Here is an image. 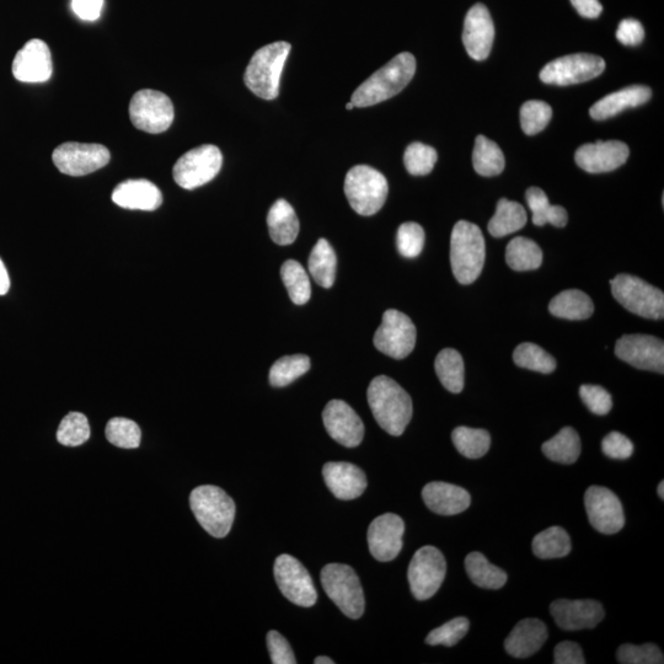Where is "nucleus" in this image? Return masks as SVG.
<instances>
[{
  "label": "nucleus",
  "mask_w": 664,
  "mask_h": 664,
  "mask_svg": "<svg viewBox=\"0 0 664 664\" xmlns=\"http://www.w3.org/2000/svg\"><path fill=\"white\" fill-rule=\"evenodd\" d=\"M367 396L378 425L389 435H403L412 417L410 395L394 379L379 376L369 384Z\"/></svg>",
  "instance_id": "f257e3e1"
},
{
  "label": "nucleus",
  "mask_w": 664,
  "mask_h": 664,
  "mask_svg": "<svg viewBox=\"0 0 664 664\" xmlns=\"http://www.w3.org/2000/svg\"><path fill=\"white\" fill-rule=\"evenodd\" d=\"M415 72V57L409 52L400 53L356 89L352 104L369 107L394 98L411 82Z\"/></svg>",
  "instance_id": "f03ea898"
},
{
  "label": "nucleus",
  "mask_w": 664,
  "mask_h": 664,
  "mask_svg": "<svg viewBox=\"0 0 664 664\" xmlns=\"http://www.w3.org/2000/svg\"><path fill=\"white\" fill-rule=\"evenodd\" d=\"M291 45L273 42L254 53L244 74L246 87L264 100L276 99L280 94V80Z\"/></svg>",
  "instance_id": "7ed1b4c3"
},
{
  "label": "nucleus",
  "mask_w": 664,
  "mask_h": 664,
  "mask_svg": "<svg viewBox=\"0 0 664 664\" xmlns=\"http://www.w3.org/2000/svg\"><path fill=\"white\" fill-rule=\"evenodd\" d=\"M485 239L476 224L460 221L451 238V264L454 277L462 285L478 280L485 264Z\"/></svg>",
  "instance_id": "20e7f679"
},
{
  "label": "nucleus",
  "mask_w": 664,
  "mask_h": 664,
  "mask_svg": "<svg viewBox=\"0 0 664 664\" xmlns=\"http://www.w3.org/2000/svg\"><path fill=\"white\" fill-rule=\"evenodd\" d=\"M197 522L214 538H226L235 518V503L221 487L198 486L190 495Z\"/></svg>",
  "instance_id": "39448f33"
},
{
  "label": "nucleus",
  "mask_w": 664,
  "mask_h": 664,
  "mask_svg": "<svg viewBox=\"0 0 664 664\" xmlns=\"http://www.w3.org/2000/svg\"><path fill=\"white\" fill-rule=\"evenodd\" d=\"M388 192L387 179L371 166H353L346 175L345 194L348 203L361 216H373L382 210Z\"/></svg>",
  "instance_id": "423d86ee"
},
{
  "label": "nucleus",
  "mask_w": 664,
  "mask_h": 664,
  "mask_svg": "<svg viewBox=\"0 0 664 664\" xmlns=\"http://www.w3.org/2000/svg\"><path fill=\"white\" fill-rule=\"evenodd\" d=\"M326 594L346 617L360 619L366 608L364 594L355 570L344 564H329L321 571Z\"/></svg>",
  "instance_id": "0eeeda50"
},
{
  "label": "nucleus",
  "mask_w": 664,
  "mask_h": 664,
  "mask_svg": "<svg viewBox=\"0 0 664 664\" xmlns=\"http://www.w3.org/2000/svg\"><path fill=\"white\" fill-rule=\"evenodd\" d=\"M613 296L630 313L641 318L660 320L664 318V294L639 277L620 273L610 281Z\"/></svg>",
  "instance_id": "6e6552de"
},
{
  "label": "nucleus",
  "mask_w": 664,
  "mask_h": 664,
  "mask_svg": "<svg viewBox=\"0 0 664 664\" xmlns=\"http://www.w3.org/2000/svg\"><path fill=\"white\" fill-rule=\"evenodd\" d=\"M223 155L213 144L197 147L176 162L174 180L182 189L195 190L208 184L222 169Z\"/></svg>",
  "instance_id": "1a4fd4ad"
},
{
  "label": "nucleus",
  "mask_w": 664,
  "mask_h": 664,
  "mask_svg": "<svg viewBox=\"0 0 664 664\" xmlns=\"http://www.w3.org/2000/svg\"><path fill=\"white\" fill-rule=\"evenodd\" d=\"M447 574V562L435 546H423L416 551L409 566V583L417 601H427L441 588Z\"/></svg>",
  "instance_id": "9d476101"
},
{
  "label": "nucleus",
  "mask_w": 664,
  "mask_h": 664,
  "mask_svg": "<svg viewBox=\"0 0 664 664\" xmlns=\"http://www.w3.org/2000/svg\"><path fill=\"white\" fill-rule=\"evenodd\" d=\"M130 117L138 130L153 133L168 131L174 121V105L169 96L155 90H139L131 100Z\"/></svg>",
  "instance_id": "9b49d317"
},
{
  "label": "nucleus",
  "mask_w": 664,
  "mask_h": 664,
  "mask_svg": "<svg viewBox=\"0 0 664 664\" xmlns=\"http://www.w3.org/2000/svg\"><path fill=\"white\" fill-rule=\"evenodd\" d=\"M374 346L394 360H404L416 345V328L412 320L399 310L389 309L374 335Z\"/></svg>",
  "instance_id": "f8f14e48"
},
{
  "label": "nucleus",
  "mask_w": 664,
  "mask_h": 664,
  "mask_svg": "<svg viewBox=\"0 0 664 664\" xmlns=\"http://www.w3.org/2000/svg\"><path fill=\"white\" fill-rule=\"evenodd\" d=\"M275 578L278 588L289 602L299 607L310 608L318 601L313 578L301 561L283 554L275 561Z\"/></svg>",
  "instance_id": "ddd939ff"
},
{
  "label": "nucleus",
  "mask_w": 664,
  "mask_h": 664,
  "mask_svg": "<svg viewBox=\"0 0 664 664\" xmlns=\"http://www.w3.org/2000/svg\"><path fill=\"white\" fill-rule=\"evenodd\" d=\"M604 69L605 62L602 57L589 53H576L546 64L540 72V79L546 84L566 87L597 78Z\"/></svg>",
  "instance_id": "4468645a"
},
{
  "label": "nucleus",
  "mask_w": 664,
  "mask_h": 664,
  "mask_svg": "<svg viewBox=\"0 0 664 664\" xmlns=\"http://www.w3.org/2000/svg\"><path fill=\"white\" fill-rule=\"evenodd\" d=\"M110 152L101 144L67 142L52 154L53 163L64 175L84 176L95 173L110 162Z\"/></svg>",
  "instance_id": "2eb2a0df"
},
{
  "label": "nucleus",
  "mask_w": 664,
  "mask_h": 664,
  "mask_svg": "<svg viewBox=\"0 0 664 664\" xmlns=\"http://www.w3.org/2000/svg\"><path fill=\"white\" fill-rule=\"evenodd\" d=\"M585 506L591 526L602 534H617L625 526L623 505L613 491L591 486L585 494Z\"/></svg>",
  "instance_id": "dca6fc26"
},
{
  "label": "nucleus",
  "mask_w": 664,
  "mask_h": 664,
  "mask_svg": "<svg viewBox=\"0 0 664 664\" xmlns=\"http://www.w3.org/2000/svg\"><path fill=\"white\" fill-rule=\"evenodd\" d=\"M615 355L635 368L663 374L664 344L655 336L624 335L615 345Z\"/></svg>",
  "instance_id": "f3484780"
},
{
  "label": "nucleus",
  "mask_w": 664,
  "mask_h": 664,
  "mask_svg": "<svg viewBox=\"0 0 664 664\" xmlns=\"http://www.w3.org/2000/svg\"><path fill=\"white\" fill-rule=\"evenodd\" d=\"M405 523L394 513H385L374 519L368 528V546L374 559L382 562L398 558L403 549Z\"/></svg>",
  "instance_id": "a211bd4d"
},
{
  "label": "nucleus",
  "mask_w": 664,
  "mask_h": 664,
  "mask_svg": "<svg viewBox=\"0 0 664 664\" xmlns=\"http://www.w3.org/2000/svg\"><path fill=\"white\" fill-rule=\"evenodd\" d=\"M323 421L329 436L341 446L355 448L364 437V425L356 411L342 400H331L323 411Z\"/></svg>",
  "instance_id": "6ab92c4d"
},
{
  "label": "nucleus",
  "mask_w": 664,
  "mask_h": 664,
  "mask_svg": "<svg viewBox=\"0 0 664 664\" xmlns=\"http://www.w3.org/2000/svg\"><path fill=\"white\" fill-rule=\"evenodd\" d=\"M495 39V26L489 9L484 4H475L465 16L463 44L468 55L475 61L489 57Z\"/></svg>",
  "instance_id": "aec40b11"
},
{
  "label": "nucleus",
  "mask_w": 664,
  "mask_h": 664,
  "mask_svg": "<svg viewBox=\"0 0 664 664\" xmlns=\"http://www.w3.org/2000/svg\"><path fill=\"white\" fill-rule=\"evenodd\" d=\"M630 149L624 142L608 141L583 144L577 149L575 160L582 170L591 174L609 173L628 160Z\"/></svg>",
  "instance_id": "412c9836"
},
{
  "label": "nucleus",
  "mask_w": 664,
  "mask_h": 664,
  "mask_svg": "<svg viewBox=\"0 0 664 664\" xmlns=\"http://www.w3.org/2000/svg\"><path fill=\"white\" fill-rule=\"evenodd\" d=\"M550 614L559 628L565 631L594 629L605 615L602 604L592 599H558L550 605Z\"/></svg>",
  "instance_id": "4be33fe9"
},
{
  "label": "nucleus",
  "mask_w": 664,
  "mask_h": 664,
  "mask_svg": "<svg viewBox=\"0 0 664 664\" xmlns=\"http://www.w3.org/2000/svg\"><path fill=\"white\" fill-rule=\"evenodd\" d=\"M53 63L50 48L42 40H31L16 53L13 74L23 83H45L50 80Z\"/></svg>",
  "instance_id": "5701e85b"
},
{
  "label": "nucleus",
  "mask_w": 664,
  "mask_h": 664,
  "mask_svg": "<svg viewBox=\"0 0 664 664\" xmlns=\"http://www.w3.org/2000/svg\"><path fill=\"white\" fill-rule=\"evenodd\" d=\"M326 486L342 501L356 500L367 489V476L351 463L330 462L323 468Z\"/></svg>",
  "instance_id": "b1692460"
},
{
  "label": "nucleus",
  "mask_w": 664,
  "mask_h": 664,
  "mask_svg": "<svg viewBox=\"0 0 664 664\" xmlns=\"http://www.w3.org/2000/svg\"><path fill=\"white\" fill-rule=\"evenodd\" d=\"M112 201L125 210L151 212L162 206L163 195L151 181L126 180L112 192Z\"/></svg>",
  "instance_id": "393cba45"
},
{
  "label": "nucleus",
  "mask_w": 664,
  "mask_h": 664,
  "mask_svg": "<svg viewBox=\"0 0 664 664\" xmlns=\"http://www.w3.org/2000/svg\"><path fill=\"white\" fill-rule=\"evenodd\" d=\"M422 498L432 512L441 516H455L467 511L471 497L463 487L435 481L423 487Z\"/></svg>",
  "instance_id": "a878e982"
},
{
  "label": "nucleus",
  "mask_w": 664,
  "mask_h": 664,
  "mask_svg": "<svg viewBox=\"0 0 664 664\" xmlns=\"http://www.w3.org/2000/svg\"><path fill=\"white\" fill-rule=\"evenodd\" d=\"M548 640V628L539 619H524L514 626L505 641L508 655L516 658L533 656Z\"/></svg>",
  "instance_id": "bb28decb"
},
{
  "label": "nucleus",
  "mask_w": 664,
  "mask_h": 664,
  "mask_svg": "<svg viewBox=\"0 0 664 664\" xmlns=\"http://www.w3.org/2000/svg\"><path fill=\"white\" fill-rule=\"evenodd\" d=\"M652 91L644 85H633V87L615 91L597 101L589 110L593 120L604 121L610 117L617 116L621 111L644 105L651 99Z\"/></svg>",
  "instance_id": "cd10ccee"
},
{
  "label": "nucleus",
  "mask_w": 664,
  "mask_h": 664,
  "mask_svg": "<svg viewBox=\"0 0 664 664\" xmlns=\"http://www.w3.org/2000/svg\"><path fill=\"white\" fill-rule=\"evenodd\" d=\"M270 237L278 245H291L299 234V219L286 200H278L267 216Z\"/></svg>",
  "instance_id": "c85d7f7f"
},
{
  "label": "nucleus",
  "mask_w": 664,
  "mask_h": 664,
  "mask_svg": "<svg viewBox=\"0 0 664 664\" xmlns=\"http://www.w3.org/2000/svg\"><path fill=\"white\" fill-rule=\"evenodd\" d=\"M549 312L561 319L586 320L592 317L594 305L585 292L569 289L553 298L549 304Z\"/></svg>",
  "instance_id": "c756f323"
},
{
  "label": "nucleus",
  "mask_w": 664,
  "mask_h": 664,
  "mask_svg": "<svg viewBox=\"0 0 664 664\" xmlns=\"http://www.w3.org/2000/svg\"><path fill=\"white\" fill-rule=\"evenodd\" d=\"M527 221V212L522 205L502 198L498 201L495 216L489 223V232L495 238L506 237L524 228Z\"/></svg>",
  "instance_id": "7c9ffc66"
},
{
  "label": "nucleus",
  "mask_w": 664,
  "mask_h": 664,
  "mask_svg": "<svg viewBox=\"0 0 664 664\" xmlns=\"http://www.w3.org/2000/svg\"><path fill=\"white\" fill-rule=\"evenodd\" d=\"M581 439L572 427H565L555 437L543 444L546 458L555 463L574 464L581 455Z\"/></svg>",
  "instance_id": "2f4dec72"
},
{
  "label": "nucleus",
  "mask_w": 664,
  "mask_h": 664,
  "mask_svg": "<svg viewBox=\"0 0 664 664\" xmlns=\"http://www.w3.org/2000/svg\"><path fill=\"white\" fill-rule=\"evenodd\" d=\"M532 549L539 559L565 558L571 553V538L564 528L550 527L535 535Z\"/></svg>",
  "instance_id": "473e14b6"
},
{
  "label": "nucleus",
  "mask_w": 664,
  "mask_h": 664,
  "mask_svg": "<svg viewBox=\"0 0 664 664\" xmlns=\"http://www.w3.org/2000/svg\"><path fill=\"white\" fill-rule=\"evenodd\" d=\"M528 206L533 212V223L535 226L543 227L545 224H553L554 227H566L569 216L561 206H551L548 196L539 187H530L526 194Z\"/></svg>",
  "instance_id": "72a5a7b5"
},
{
  "label": "nucleus",
  "mask_w": 664,
  "mask_h": 664,
  "mask_svg": "<svg viewBox=\"0 0 664 664\" xmlns=\"http://www.w3.org/2000/svg\"><path fill=\"white\" fill-rule=\"evenodd\" d=\"M465 569L474 585L485 589H500L506 585L505 571L490 564L481 553H471L465 559Z\"/></svg>",
  "instance_id": "f704fd0d"
},
{
  "label": "nucleus",
  "mask_w": 664,
  "mask_h": 664,
  "mask_svg": "<svg viewBox=\"0 0 664 664\" xmlns=\"http://www.w3.org/2000/svg\"><path fill=\"white\" fill-rule=\"evenodd\" d=\"M337 259L334 249L328 240L320 239L309 256V272L315 282L324 288L334 286L336 277Z\"/></svg>",
  "instance_id": "c9c22d12"
},
{
  "label": "nucleus",
  "mask_w": 664,
  "mask_h": 664,
  "mask_svg": "<svg viewBox=\"0 0 664 664\" xmlns=\"http://www.w3.org/2000/svg\"><path fill=\"white\" fill-rule=\"evenodd\" d=\"M436 373L444 388L453 394L464 389V361L462 355L453 348L438 353L435 362Z\"/></svg>",
  "instance_id": "e433bc0d"
},
{
  "label": "nucleus",
  "mask_w": 664,
  "mask_h": 664,
  "mask_svg": "<svg viewBox=\"0 0 664 664\" xmlns=\"http://www.w3.org/2000/svg\"><path fill=\"white\" fill-rule=\"evenodd\" d=\"M506 261L514 271L537 270L543 264V251L533 240L517 237L507 246Z\"/></svg>",
  "instance_id": "4c0bfd02"
},
{
  "label": "nucleus",
  "mask_w": 664,
  "mask_h": 664,
  "mask_svg": "<svg viewBox=\"0 0 664 664\" xmlns=\"http://www.w3.org/2000/svg\"><path fill=\"white\" fill-rule=\"evenodd\" d=\"M505 164V155L494 141H490L485 136L476 137L473 153V165L476 173L487 176V178L500 175L505 169Z\"/></svg>",
  "instance_id": "58836bf2"
},
{
  "label": "nucleus",
  "mask_w": 664,
  "mask_h": 664,
  "mask_svg": "<svg viewBox=\"0 0 664 664\" xmlns=\"http://www.w3.org/2000/svg\"><path fill=\"white\" fill-rule=\"evenodd\" d=\"M452 441L457 451L468 459L483 458L491 446L489 432L464 426L455 428Z\"/></svg>",
  "instance_id": "ea45409f"
},
{
  "label": "nucleus",
  "mask_w": 664,
  "mask_h": 664,
  "mask_svg": "<svg viewBox=\"0 0 664 664\" xmlns=\"http://www.w3.org/2000/svg\"><path fill=\"white\" fill-rule=\"evenodd\" d=\"M281 277L294 304L308 303L312 297V287L308 273L298 261L287 260L281 267Z\"/></svg>",
  "instance_id": "a19ab883"
},
{
  "label": "nucleus",
  "mask_w": 664,
  "mask_h": 664,
  "mask_svg": "<svg viewBox=\"0 0 664 664\" xmlns=\"http://www.w3.org/2000/svg\"><path fill=\"white\" fill-rule=\"evenodd\" d=\"M312 366L310 358L305 355H293L280 358L271 367L270 383L272 387L283 388L304 376Z\"/></svg>",
  "instance_id": "79ce46f5"
},
{
  "label": "nucleus",
  "mask_w": 664,
  "mask_h": 664,
  "mask_svg": "<svg viewBox=\"0 0 664 664\" xmlns=\"http://www.w3.org/2000/svg\"><path fill=\"white\" fill-rule=\"evenodd\" d=\"M513 360L518 367L543 374L553 373L556 369L555 358L543 350L542 347L532 344V342H524V344L519 345L514 350Z\"/></svg>",
  "instance_id": "37998d69"
},
{
  "label": "nucleus",
  "mask_w": 664,
  "mask_h": 664,
  "mask_svg": "<svg viewBox=\"0 0 664 664\" xmlns=\"http://www.w3.org/2000/svg\"><path fill=\"white\" fill-rule=\"evenodd\" d=\"M90 438V426L87 416L80 412H71L61 422L57 431V441L66 447L82 446Z\"/></svg>",
  "instance_id": "c03bdc74"
},
{
  "label": "nucleus",
  "mask_w": 664,
  "mask_h": 664,
  "mask_svg": "<svg viewBox=\"0 0 664 664\" xmlns=\"http://www.w3.org/2000/svg\"><path fill=\"white\" fill-rule=\"evenodd\" d=\"M105 433L107 441L119 448L135 449L141 444V428L135 421L123 419V417H115L110 420Z\"/></svg>",
  "instance_id": "a18cd8bd"
},
{
  "label": "nucleus",
  "mask_w": 664,
  "mask_h": 664,
  "mask_svg": "<svg viewBox=\"0 0 664 664\" xmlns=\"http://www.w3.org/2000/svg\"><path fill=\"white\" fill-rule=\"evenodd\" d=\"M438 154L435 148L415 142L406 148L404 164L411 175L423 176L431 173L437 163Z\"/></svg>",
  "instance_id": "49530a36"
},
{
  "label": "nucleus",
  "mask_w": 664,
  "mask_h": 664,
  "mask_svg": "<svg viewBox=\"0 0 664 664\" xmlns=\"http://www.w3.org/2000/svg\"><path fill=\"white\" fill-rule=\"evenodd\" d=\"M553 117V109L544 101L530 100L521 109L522 130L528 136L542 132Z\"/></svg>",
  "instance_id": "de8ad7c7"
},
{
  "label": "nucleus",
  "mask_w": 664,
  "mask_h": 664,
  "mask_svg": "<svg viewBox=\"0 0 664 664\" xmlns=\"http://www.w3.org/2000/svg\"><path fill=\"white\" fill-rule=\"evenodd\" d=\"M470 623L467 618H455L448 623L432 630L426 637V644L431 646L443 645L453 647L468 634Z\"/></svg>",
  "instance_id": "09e8293b"
},
{
  "label": "nucleus",
  "mask_w": 664,
  "mask_h": 664,
  "mask_svg": "<svg viewBox=\"0 0 664 664\" xmlns=\"http://www.w3.org/2000/svg\"><path fill=\"white\" fill-rule=\"evenodd\" d=\"M396 245L401 256L414 259L422 253L425 245V230L415 222L401 224L396 235Z\"/></svg>",
  "instance_id": "8fccbe9b"
},
{
  "label": "nucleus",
  "mask_w": 664,
  "mask_h": 664,
  "mask_svg": "<svg viewBox=\"0 0 664 664\" xmlns=\"http://www.w3.org/2000/svg\"><path fill=\"white\" fill-rule=\"evenodd\" d=\"M617 658L621 664H662L664 662L660 647L653 644L620 646Z\"/></svg>",
  "instance_id": "3c124183"
},
{
  "label": "nucleus",
  "mask_w": 664,
  "mask_h": 664,
  "mask_svg": "<svg viewBox=\"0 0 664 664\" xmlns=\"http://www.w3.org/2000/svg\"><path fill=\"white\" fill-rule=\"evenodd\" d=\"M580 396L589 411L604 416L613 408L612 396L599 385L585 384L580 388Z\"/></svg>",
  "instance_id": "603ef678"
},
{
  "label": "nucleus",
  "mask_w": 664,
  "mask_h": 664,
  "mask_svg": "<svg viewBox=\"0 0 664 664\" xmlns=\"http://www.w3.org/2000/svg\"><path fill=\"white\" fill-rule=\"evenodd\" d=\"M602 451L607 457L617 460L629 459L634 453V444L620 432H610L603 439Z\"/></svg>",
  "instance_id": "864d4df0"
},
{
  "label": "nucleus",
  "mask_w": 664,
  "mask_h": 664,
  "mask_svg": "<svg viewBox=\"0 0 664 664\" xmlns=\"http://www.w3.org/2000/svg\"><path fill=\"white\" fill-rule=\"evenodd\" d=\"M267 649H269L271 662L273 664H296V656H294L291 645L288 641L277 631L272 630L267 634Z\"/></svg>",
  "instance_id": "5fc2aeb1"
},
{
  "label": "nucleus",
  "mask_w": 664,
  "mask_h": 664,
  "mask_svg": "<svg viewBox=\"0 0 664 664\" xmlns=\"http://www.w3.org/2000/svg\"><path fill=\"white\" fill-rule=\"evenodd\" d=\"M645 30L640 21L625 19L619 24L617 39L625 46L640 45L644 41Z\"/></svg>",
  "instance_id": "6e6d98bb"
},
{
  "label": "nucleus",
  "mask_w": 664,
  "mask_h": 664,
  "mask_svg": "<svg viewBox=\"0 0 664 664\" xmlns=\"http://www.w3.org/2000/svg\"><path fill=\"white\" fill-rule=\"evenodd\" d=\"M555 664H585L586 660L583 657L581 646L572 641L561 642L555 647L554 651Z\"/></svg>",
  "instance_id": "4d7b16f0"
},
{
  "label": "nucleus",
  "mask_w": 664,
  "mask_h": 664,
  "mask_svg": "<svg viewBox=\"0 0 664 664\" xmlns=\"http://www.w3.org/2000/svg\"><path fill=\"white\" fill-rule=\"evenodd\" d=\"M104 0H72V9L80 19L95 21L103 12Z\"/></svg>",
  "instance_id": "13d9d810"
},
{
  "label": "nucleus",
  "mask_w": 664,
  "mask_h": 664,
  "mask_svg": "<svg viewBox=\"0 0 664 664\" xmlns=\"http://www.w3.org/2000/svg\"><path fill=\"white\" fill-rule=\"evenodd\" d=\"M577 13L587 19H597L603 12V7L599 0H571Z\"/></svg>",
  "instance_id": "bf43d9fd"
},
{
  "label": "nucleus",
  "mask_w": 664,
  "mask_h": 664,
  "mask_svg": "<svg viewBox=\"0 0 664 664\" xmlns=\"http://www.w3.org/2000/svg\"><path fill=\"white\" fill-rule=\"evenodd\" d=\"M10 288V278L8 275L7 267H5L4 262L0 259V296L7 294Z\"/></svg>",
  "instance_id": "052dcab7"
},
{
  "label": "nucleus",
  "mask_w": 664,
  "mask_h": 664,
  "mask_svg": "<svg viewBox=\"0 0 664 664\" xmlns=\"http://www.w3.org/2000/svg\"><path fill=\"white\" fill-rule=\"evenodd\" d=\"M315 664H334L335 662L329 657H317L314 661Z\"/></svg>",
  "instance_id": "680f3d73"
},
{
  "label": "nucleus",
  "mask_w": 664,
  "mask_h": 664,
  "mask_svg": "<svg viewBox=\"0 0 664 664\" xmlns=\"http://www.w3.org/2000/svg\"><path fill=\"white\" fill-rule=\"evenodd\" d=\"M664 483L661 481L660 486H658V496H660L663 500L664 498Z\"/></svg>",
  "instance_id": "e2e57ef3"
},
{
  "label": "nucleus",
  "mask_w": 664,
  "mask_h": 664,
  "mask_svg": "<svg viewBox=\"0 0 664 664\" xmlns=\"http://www.w3.org/2000/svg\"><path fill=\"white\" fill-rule=\"evenodd\" d=\"M346 109H347V110L355 109V105L352 104V101H350V103H348V104L346 105Z\"/></svg>",
  "instance_id": "0e129e2a"
}]
</instances>
